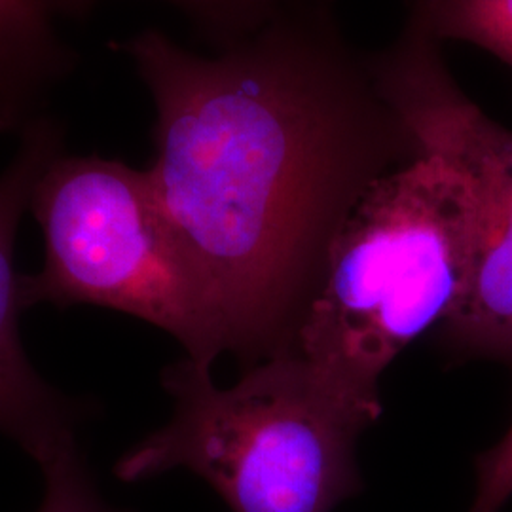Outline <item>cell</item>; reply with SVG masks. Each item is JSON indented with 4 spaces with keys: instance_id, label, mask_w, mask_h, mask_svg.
<instances>
[{
    "instance_id": "obj_1",
    "label": "cell",
    "mask_w": 512,
    "mask_h": 512,
    "mask_svg": "<svg viewBox=\"0 0 512 512\" xmlns=\"http://www.w3.org/2000/svg\"><path fill=\"white\" fill-rule=\"evenodd\" d=\"M156 103L148 184L245 368L294 353L330 243L370 184L420 154L378 88L272 27L219 57L124 44Z\"/></svg>"
},
{
    "instance_id": "obj_2",
    "label": "cell",
    "mask_w": 512,
    "mask_h": 512,
    "mask_svg": "<svg viewBox=\"0 0 512 512\" xmlns=\"http://www.w3.org/2000/svg\"><path fill=\"white\" fill-rule=\"evenodd\" d=\"M473 256L467 184L454 165L420 152L349 209L294 353L338 403L374 425L384 412L385 370L458 310Z\"/></svg>"
},
{
    "instance_id": "obj_3",
    "label": "cell",
    "mask_w": 512,
    "mask_h": 512,
    "mask_svg": "<svg viewBox=\"0 0 512 512\" xmlns=\"http://www.w3.org/2000/svg\"><path fill=\"white\" fill-rule=\"evenodd\" d=\"M162 384L173 418L118 459L122 482L186 469L232 512H332L363 492L355 450L368 425L296 353L245 368L226 389L184 357Z\"/></svg>"
},
{
    "instance_id": "obj_4",
    "label": "cell",
    "mask_w": 512,
    "mask_h": 512,
    "mask_svg": "<svg viewBox=\"0 0 512 512\" xmlns=\"http://www.w3.org/2000/svg\"><path fill=\"white\" fill-rule=\"evenodd\" d=\"M44 266L23 274L25 308L52 304L122 311L165 330L203 366L224 353L202 281L169 230L147 171L99 156L54 160L29 205Z\"/></svg>"
},
{
    "instance_id": "obj_5",
    "label": "cell",
    "mask_w": 512,
    "mask_h": 512,
    "mask_svg": "<svg viewBox=\"0 0 512 512\" xmlns=\"http://www.w3.org/2000/svg\"><path fill=\"white\" fill-rule=\"evenodd\" d=\"M435 40L412 19L374 74L421 152L454 165L471 196L473 270L440 342L456 357L512 361V131L459 90Z\"/></svg>"
},
{
    "instance_id": "obj_6",
    "label": "cell",
    "mask_w": 512,
    "mask_h": 512,
    "mask_svg": "<svg viewBox=\"0 0 512 512\" xmlns=\"http://www.w3.org/2000/svg\"><path fill=\"white\" fill-rule=\"evenodd\" d=\"M63 154V131L54 118L37 116L25 128L14 162L0 175V433L42 458L57 444L76 437L88 416L86 404L73 401L40 378L19 334L23 274L14 251L19 220L29 209L38 179Z\"/></svg>"
},
{
    "instance_id": "obj_7",
    "label": "cell",
    "mask_w": 512,
    "mask_h": 512,
    "mask_svg": "<svg viewBox=\"0 0 512 512\" xmlns=\"http://www.w3.org/2000/svg\"><path fill=\"white\" fill-rule=\"evenodd\" d=\"M71 65L44 0H0V133L25 128L44 92Z\"/></svg>"
},
{
    "instance_id": "obj_8",
    "label": "cell",
    "mask_w": 512,
    "mask_h": 512,
    "mask_svg": "<svg viewBox=\"0 0 512 512\" xmlns=\"http://www.w3.org/2000/svg\"><path fill=\"white\" fill-rule=\"evenodd\" d=\"M416 21L435 38H459L512 69V0H418Z\"/></svg>"
},
{
    "instance_id": "obj_9",
    "label": "cell",
    "mask_w": 512,
    "mask_h": 512,
    "mask_svg": "<svg viewBox=\"0 0 512 512\" xmlns=\"http://www.w3.org/2000/svg\"><path fill=\"white\" fill-rule=\"evenodd\" d=\"M37 463L44 476L38 512H124L103 501L76 437L57 444Z\"/></svg>"
},
{
    "instance_id": "obj_10",
    "label": "cell",
    "mask_w": 512,
    "mask_h": 512,
    "mask_svg": "<svg viewBox=\"0 0 512 512\" xmlns=\"http://www.w3.org/2000/svg\"><path fill=\"white\" fill-rule=\"evenodd\" d=\"M476 492L469 512H501L512 499V423L505 437L475 459Z\"/></svg>"
},
{
    "instance_id": "obj_11",
    "label": "cell",
    "mask_w": 512,
    "mask_h": 512,
    "mask_svg": "<svg viewBox=\"0 0 512 512\" xmlns=\"http://www.w3.org/2000/svg\"><path fill=\"white\" fill-rule=\"evenodd\" d=\"M50 14L54 12H80L86 10L95 0H44ZM209 21H236L243 18V8L256 4L258 0H175Z\"/></svg>"
}]
</instances>
